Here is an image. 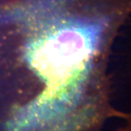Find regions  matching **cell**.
<instances>
[{
    "label": "cell",
    "instance_id": "6da1fadb",
    "mask_svg": "<svg viewBox=\"0 0 131 131\" xmlns=\"http://www.w3.org/2000/svg\"><path fill=\"white\" fill-rule=\"evenodd\" d=\"M129 0L0 1L1 131H53L102 98L104 65Z\"/></svg>",
    "mask_w": 131,
    "mask_h": 131
}]
</instances>
